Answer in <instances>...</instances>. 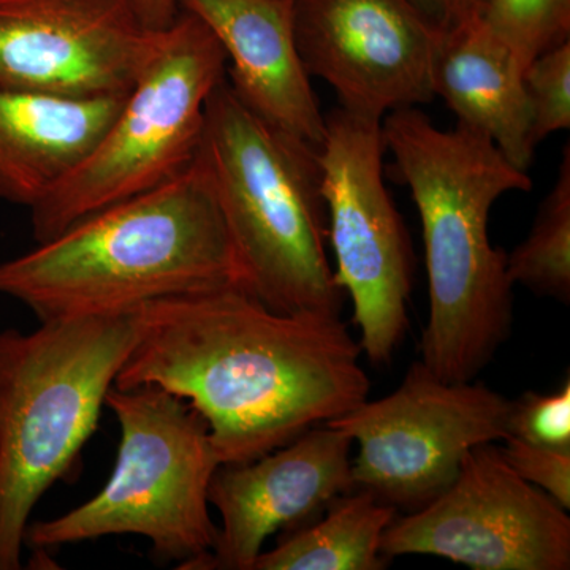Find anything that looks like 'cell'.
<instances>
[{"instance_id":"ac0fdd59","label":"cell","mask_w":570,"mask_h":570,"mask_svg":"<svg viewBox=\"0 0 570 570\" xmlns=\"http://www.w3.org/2000/svg\"><path fill=\"white\" fill-rule=\"evenodd\" d=\"M512 284L568 305L570 299V151L566 146L553 189L539 206L530 235L508 255Z\"/></svg>"},{"instance_id":"6da1fadb","label":"cell","mask_w":570,"mask_h":570,"mask_svg":"<svg viewBox=\"0 0 570 570\" xmlns=\"http://www.w3.org/2000/svg\"><path fill=\"white\" fill-rule=\"evenodd\" d=\"M138 321L115 387L154 385L186 400L220 464L283 448L370 395L362 347L341 316L279 313L225 285L146 303Z\"/></svg>"},{"instance_id":"9a60e30c","label":"cell","mask_w":570,"mask_h":570,"mask_svg":"<svg viewBox=\"0 0 570 570\" xmlns=\"http://www.w3.org/2000/svg\"><path fill=\"white\" fill-rule=\"evenodd\" d=\"M523 67L482 14L441 31L433 62V92L456 124L485 135L510 164L528 171L534 146L523 91Z\"/></svg>"},{"instance_id":"ba28073f","label":"cell","mask_w":570,"mask_h":570,"mask_svg":"<svg viewBox=\"0 0 570 570\" xmlns=\"http://www.w3.org/2000/svg\"><path fill=\"white\" fill-rule=\"evenodd\" d=\"M382 121L336 108L317 151L335 279L354 306L360 347L387 365L409 326L412 250L384 181Z\"/></svg>"},{"instance_id":"7402d4cb","label":"cell","mask_w":570,"mask_h":570,"mask_svg":"<svg viewBox=\"0 0 570 570\" xmlns=\"http://www.w3.org/2000/svg\"><path fill=\"white\" fill-rule=\"evenodd\" d=\"M499 449L510 468L531 485L546 491L562 509H570V448H549L504 438Z\"/></svg>"},{"instance_id":"5b68a950","label":"cell","mask_w":570,"mask_h":570,"mask_svg":"<svg viewBox=\"0 0 570 570\" xmlns=\"http://www.w3.org/2000/svg\"><path fill=\"white\" fill-rule=\"evenodd\" d=\"M138 330L137 311L0 332V570L21 569L32 510L77 468Z\"/></svg>"},{"instance_id":"30bf717a","label":"cell","mask_w":570,"mask_h":570,"mask_svg":"<svg viewBox=\"0 0 570 570\" xmlns=\"http://www.w3.org/2000/svg\"><path fill=\"white\" fill-rule=\"evenodd\" d=\"M568 512L482 444L469 450L448 489L393 520L381 549L387 558L431 554L474 570H568Z\"/></svg>"},{"instance_id":"4fadbf2b","label":"cell","mask_w":570,"mask_h":570,"mask_svg":"<svg viewBox=\"0 0 570 570\" xmlns=\"http://www.w3.org/2000/svg\"><path fill=\"white\" fill-rule=\"evenodd\" d=\"M352 445L343 430L322 423L258 459L219 464L208 499L223 524L200 570H253L269 535L354 490Z\"/></svg>"},{"instance_id":"7a4b0ae2","label":"cell","mask_w":570,"mask_h":570,"mask_svg":"<svg viewBox=\"0 0 570 570\" xmlns=\"http://www.w3.org/2000/svg\"><path fill=\"white\" fill-rule=\"evenodd\" d=\"M381 127L422 224L430 317L420 362L442 381H475L513 322L508 254L491 245V208L502 195L531 190L530 175L485 135L461 124L438 129L417 107L389 112Z\"/></svg>"},{"instance_id":"3957f363","label":"cell","mask_w":570,"mask_h":570,"mask_svg":"<svg viewBox=\"0 0 570 570\" xmlns=\"http://www.w3.org/2000/svg\"><path fill=\"white\" fill-rule=\"evenodd\" d=\"M225 285H239L238 265L200 156L171 181L0 264V295L40 322L121 316Z\"/></svg>"},{"instance_id":"cb8c5ba5","label":"cell","mask_w":570,"mask_h":570,"mask_svg":"<svg viewBox=\"0 0 570 570\" xmlns=\"http://www.w3.org/2000/svg\"><path fill=\"white\" fill-rule=\"evenodd\" d=\"M142 24L154 32L170 28L181 13L179 0H129Z\"/></svg>"},{"instance_id":"ffe728a7","label":"cell","mask_w":570,"mask_h":570,"mask_svg":"<svg viewBox=\"0 0 570 570\" xmlns=\"http://www.w3.org/2000/svg\"><path fill=\"white\" fill-rule=\"evenodd\" d=\"M532 146L570 129V40L543 51L523 71Z\"/></svg>"},{"instance_id":"44dd1931","label":"cell","mask_w":570,"mask_h":570,"mask_svg":"<svg viewBox=\"0 0 570 570\" xmlns=\"http://www.w3.org/2000/svg\"><path fill=\"white\" fill-rule=\"evenodd\" d=\"M508 436L549 448H570L569 379L554 393L527 392L512 400Z\"/></svg>"},{"instance_id":"e0dca14e","label":"cell","mask_w":570,"mask_h":570,"mask_svg":"<svg viewBox=\"0 0 570 570\" xmlns=\"http://www.w3.org/2000/svg\"><path fill=\"white\" fill-rule=\"evenodd\" d=\"M324 520L298 528L275 549L262 551L253 570H381V543L397 509L376 494L354 489L328 502Z\"/></svg>"},{"instance_id":"8fae6325","label":"cell","mask_w":570,"mask_h":570,"mask_svg":"<svg viewBox=\"0 0 570 570\" xmlns=\"http://www.w3.org/2000/svg\"><path fill=\"white\" fill-rule=\"evenodd\" d=\"M164 32L129 0H0V88L62 100L126 97Z\"/></svg>"},{"instance_id":"7c38bea8","label":"cell","mask_w":570,"mask_h":570,"mask_svg":"<svg viewBox=\"0 0 570 570\" xmlns=\"http://www.w3.org/2000/svg\"><path fill=\"white\" fill-rule=\"evenodd\" d=\"M294 31L307 73L344 110L382 121L434 99L441 31L411 0H294Z\"/></svg>"},{"instance_id":"2e32d148","label":"cell","mask_w":570,"mask_h":570,"mask_svg":"<svg viewBox=\"0 0 570 570\" xmlns=\"http://www.w3.org/2000/svg\"><path fill=\"white\" fill-rule=\"evenodd\" d=\"M126 97L62 100L0 88V204H39L88 156Z\"/></svg>"},{"instance_id":"52a82bcc","label":"cell","mask_w":570,"mask_h":570,"mask_svg":"<svg viewBox=\"0 0 570 570\" xmlns=\"http://www.w3.org/2000/svg\"><path fill=\"white\" fill-rule=\"evenodd\" d=\"M225 78L219 41L181 10L100 140L31 208L33 239L48 242L71 224L186 171L200 153L209 97Z\"/></svg>"},{"instance_id":"8992f818","label":"cell","mask_w":570,"mask_h":570,"mask_svg":"<svg viewBox=\"0 0 570 570\" xmlns=\"http://www.w3.org/2000/svg\"><path fill=\"white\" fill-rule=\"evenodd\" d=\"M105 406L121 430L110 479L77 509L29 524L24 546L43 553L134 534L178 569L200 570L219 534L208 490L220 460L208 423L186 400L154 385L112 387Z\"/></svg>"},{"instance_id":"5bb4252c","label":"cell","mask_w":570,"mask_h":570,"mask_svg":"<svg viewBox=\"0 0 570 570\" xmlns=\"http://www.w3.org/2000/svg\"><path fill=\"white\" fill-rule=\"evenodd\" d=\"M223 47L228 85L254 115L321 148L325 116L296 48L294 0H179Z\"/></svg>"},{"instance_id":"603a6c76","label":"cell","mask_w":570,"mask_h":570,"mask_svg":"<svg viewBox=\"0 0 570 570\" xmlns=\"http://www.w3.org/2000/svg\"><path fill=\"white\" fill-rule=\"evenodd\" d=\"M439 31L452 28L459 22L482 13L485 0H411Z\"/></svg>"},{"instance_id":"d6986e66","label":"cell","mask_w":570,"mask_h":570,"mask_svg":"<svg viewBox=\"0 0 570 570\" xmlns=\"http://www.w3.org/2000/svg\"><path fill=\"white\" fill-rule=\"evenodd\" d=\"M480 14L523 70L543 51L570 40V0H485Z\"/></svg>"},{"instance_id":"9c48e42d","label":"cell","mask_w":570,"mask_h":570,"mask_svg":"<svg viewBox=\"0 0 570 570\" xmlns=\"http://www.w3.org/2000/svg\"><path fill=\"white\" fill-rule=\"evenodd\" d=\"M512 400L482 382H448L422 362L400 387L330 420L358 445L354 489L414 512L448 489L469 450L508 436Z\"/></svg>"},{"instance_id":"277c9868","label":"cell","mask_w":570,"mask_h":570,"mask_svg":"<svg viewBox=\"0 0 570 570\" xmlns=\"http://www.w3.org/2000/svg\"><path fill=\"white\" fill-rule=\"evenodd\" d=\"M318 149L254 115L227 78L206 107L200 156L234 247L239 285L269 309L341 316L326 255Z\"/></svg>"}]
</instances>
